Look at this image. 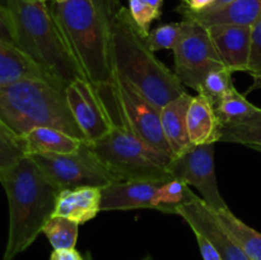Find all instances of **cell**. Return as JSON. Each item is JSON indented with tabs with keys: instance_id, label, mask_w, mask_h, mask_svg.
<instances>
[{
	"instance_id": "cell-6",
	"label": "cell",
	"mask_w": 261,
	"mask_h": 260,
	"mask_svg": "<svg viewBox=\"0 0 261 260\" xmlns=\"http://www.w3.org/2000/svg\"><path fill=\"white\" fill-rule=\"evenodd\" d=\"M4 4L12 13L20 50L65 87L86 79L46 2L4 0Z\"/></svg>"
},
{
	"instance_id": "cell-25",
	"label": "cell",
	"mask_w": 261,
	"mask_h": 260,
	"mask_svg": "<svg viewBox=\"0 0 261 260\" xmlns=\"http://www.w3.org/2000/svg\"><path fill=\"white\" fill-rule=\"evenodd\" d=\"M78 232L79 223L59 216L51 217L42 229V233L47 237L54 250L75 247Z\"/></svg>"
},
{
	"instance_id": "cell-4",
	"label": "cell",
	"mask_w": 261,
	"mask_h": 260,
	"mask_svg": "<svg viewBox=\"0 0 261 260\" xmlns=\"http://www.w3.org/2000/svg\"><path fill=\"white\" fill-rule=\"evenodd\" d=\"M111 117L112 129L89 148L97 154L117 181H168V166L173 155L152 147L138 137L121 114L111 86L96 87Z\"/></svg>"
},
{
	"instance_id": "cell-15",
	"label": "cell",
	"mask_w": 261,
	"mask_h": 260,
	"mask_svg": "<svg viewBox=\"0 0 261 260\" xmlns=\"http://www.w3.org/2000/svg\"><path fill=\"white\" fill-rule=\"evenodd\" d=\"M185 19L194 20L209 27L214 24H234L251 27L261 17V0H234L227 7L212 13H196L186 4L177 8Z\"/></svg>"
},
{
	"instance_id": "cell-14",
	"label": "cell",
	"mask_w": 261,
	"mask_h": 260,
	"mask_svg": "<svg viewBox=\"0 0 261 260\" xmlns=\"http://www.w3.org/2000/svg\"><path fill=\"white\" fill-rule=\"evenodd\" d=\"M206 28L224 66L232 71H247L251 51V27L214 24Z\"/></svg>"
},
{
	"instance_id": "cell-40",
	"label": "cell",
	"mask_w": 261,
	"mask_h": 260,
	"mask_svg": "<svg viewBox=\"0 0 261 260\" xmlns=\"http://www.w3.org/2000/svg\"><path fill=\"white\" fill-rule=\"evenodd\" d=\"M182 3L184 4H188V0H182Z\"/></svg>"
},
{
	"instance_id": "cell-12",
	"label": "cell",
	"mask_w": 261,
	"mask_h": 260,
	"mask_svg": "<svg viewBox=\"0 0 261 260\" xmlns=\"http://www.w3.org/2000/svg\"><path fill=\"white\" fill-rule=\"evenodd\" d=\"M177 214L185 219L194 233L201 235L223 260H250L219 221L217 212L206 205L201 198L181 206Z\"/></svg>"
},
{
	"instance_id": "cell-39",
	"label": "cell",
	"mask_w": 261,
	"mask_h": 260,
	"mask_svg": "<svg viewBox=\"0 0 261 260\" xmlns=\"http://www.w3.org/2000/svg\"><path fill=\"white\" fill-rule=\"evenodd\" d=\"M139 260H154V259H153V257L150 256L149 254H148V255H145L144 257H142V259H139Z\"/></svg>"
},
{
	"instance_id": "cell-16",
	"label": "cell",
	"mask_w": 261,
	"mask_h": 260,
	"mask_svg": "<svg viewBox=\"0 0 261 260\" xmlns=\"http://www.w3.org/2000/svg\"><path fill=\"white\" fill-rule=\"evenodd\" d=\"M102 189L93 186L68 189L59 193L54 216L65 217L79 224L93 219L101 212Z\"/></svg>"
},
{
	"instance_id": "cell-11",
	"label": "cell",
	"mask_w": 261,
	"mask_h": 260,
	"mask_svg": "<svg viewBox=\"0 0 261 260\" xmlns=\"http://www.w3.org/2000/svg\"><path fill=\"white\" fill-rule=\"evenodd\" d=\"M74 120L88 143L101 139L112 129L111 117L97 91L87 79H76L65 88Z\"/></svg>"
},
{
	"instance_id": "cell-19",
	"label": "cell",
	"mask_w": 261,
	"mask_h": 260,
	"mask_svg": "<svg viewBox=\"0 0 261 260\" xmlns=\"http://www.w3.org/2000/svg\"><path fill=\"white\" fill-rule=\"evenodd\" d=\"M24 78H37L63 84L43 70L18 46L0 40V84Z\"/></svg>"
},
{
	"instance_id": "cell-21",
	"label": "cell",
	"mask_w": 261,
	"mask_h": 260,
	"mask_svg": "<svg viewBox=\"0 0 261 260\" xmlns=\"http://www.w3.org/2000/svg\"><path fill=\"white\" fill-rule=\"evenodd\" d=\"M219 221L222 222L231 236L236 240L245 254L250 260H261V233L256 229L247 226L245 222L237 218L228 209L222 212H217Z\"/></svg>"
},
{
	"instance_id": "cell-27",
	"label": "cell",
	"mask_w": 261,
	"mask_h": 260,
	"mask_svg": "<svg viewBox=\"0 0 261 260\" xmlns=\"http://www.w3.org/2000/svg\"><path fill=\"white\" fill-rule=\"evenodd\" d=\"M23 157H25V152L20 137L0 120V171L12 167Z\"/></svg>"
},
{
	"instance_id": "cell-8",
	"label": "cell",
	"mask_w": 261,
	"mask_h": 260,
	"mask_svg": "<svg viewBox=\"0 0 261 260\" xmlns=\"http://www.w3.org/2000/svg\"><path fill=\"white\" fill-rule=\"evenodd\" d=\"M175 75L186 87L200 91L206 75L226 68L209 36L208 28L194 20H182V33L173 48Z\"/></svg>"
},
{
	"instance_id": "cell-9",
	"label": "cell",
	"mask_w": 261,
	"mask_h": 260,
	"mask_svg": "<svg viewBox=\"0 0 261 260\" xmlns=\"http://www.w3.org/2000/svg\"><path fill=\"white\" fill-rule=\"evenodd\" d=\"M110 86L116 96L121 114L124 115L125 120L134 130L135 134L152 147L172 154V150L162 129L160 107L143 96L115 69Z\"/></svg>"
},
{
	"instance_id": "cell-37",
	"label": "cell",
	"mask_w": 261,
	"mask_h": 260,
	"mask_svg": "<svg viewBox=\"0 0 261 260\" xmlns=\"http://www.w3.org/2000/svg\"><path fill=\"white\" fill-rule=\"evenodd\" d=\"M143 3H145V4L150 5V7L155 8V9L161 10V7H162L163 4V0H142Z\"/></svg>"
},
{
	"instance_id": "cell-38",
	"label": "cell",
	"mask_w": 261,
	"mask_h": 260,
	"mask_svg": "<svg viewBox=\"0 0 261 260\" xmlns=\"http://www.w3.org/2000/svg\"><path fill=\"white\" fill-rule=\"evenodd\" d=\"M84 260H93V256H92L91 252L87 251L86 254H84Z\"/></svg>"
},
{
	"instance_id": "cell-10",
	"label": "cell",
	"mask_w": 261,
	"mask_h": 260,
	"mask_svg": "<svg viewBox=\"0 0 261 260\" xmlns=\"http://www.w3.org/2000/svg\"><path fill=\"white\" fill-rule=\"evenodd\" d=\"M172 178L194 186L201 199L213 211L228 209L217 184L214 167V143L191 145L181 154L175 155L168 166Z\"/></svg>"
},
{
	"instance_id": "cell-3",
	"label": "cell",
	"mask_w": 261,
	"mask_h": 260,
	"mask_svg": "<svg viewBox=\"0 0 261 260\" xmlns=\"http://www.w3.org/2000/svg\"><path fill=\"white\" fill-rule=\"evenodd\" d=\"M145 36L133 20L129 9L121 7L111 14L114 69L132 83L143 96L162 109L185 93L181 83L148 47Z\"/></svg>"
},
{
	"instance_id": "cell-17",
	"label": "cell",
	"mask_w": 261,
	"mask_h": 260,
	"mask_svg": "<svg viewBox=\"0 0 261 260\" xmlns=\"http://www.w3.org/2000/svg\"><path fill=\"white\" fill-rule=\"evenodd\" d=\"M193 96L185 92L161 109V122L165 137L170 144L173 157L190 148L188 132V111Z\"/></svg>"
},
{
	"instance_id": "cell-13",
	"label": "cell",
	"mask_w": 261,
	"mask_h": 260,
	"mask_svg": "<svg viewBox=\"0 0 261 260\" xmlns=\"http://www.w3.org/2000/svg\"><path fill=\"white\" fill-rule=\"evenodd\" d=\"M166 181H116L102 188L101 212L154 209L155 196Z\"/></svg>"
},
{
	"instance_id": "cell-29",
	"label": "cell",
	"mask_w": 261,
	"mask_h": 260,
	"mask_svg": "<svg viewBox=\"0 0 261 260\" xmlns=\"http://www.w3.org/2000/svg\"><path fill=\"white\" fill-rule=\"evenodd\" d=\"M129 12L137 27L145 37L149 35V28L153 20L161 17V10L145 4L142 0H129Z\"/></svg>"
},
{
	"instance_id": "cell-2",
	"label": "cell",
	"mask_w": 261,
	"mask_h": 260,
	"mask_svg": "<svg viewBox=\"0 0 261 260\" xmlns=\"http://www.w3.org/2000/svg\"><path fill=\"white\" fill-rule=\"evenodd\" d=\"M50 10L87 81L109 84L114 76L111 5L106 0H55Z\"/></svg>"
},
{
	"instance_id": "cell-33",
	"label": "cell",
	"mask_w": 261,
	"mask_h": 260,
	"mask_svg": "<svg viewBox=\"0 0 261 260\" xmlns=\"http://www.w3.org/2000/svg\"><path fill=\"white\" fill-rule=\"evenodd\" d=\"M50 260H84V256L78 250H75V247H73V249H58L54 250Z\"/></svg>"
},
{
	"instance_id": "cell-31",
	"label": "cell",
	"mask_w": 261,
	"mask_h": 260,
	"mask_svg": "<svg viewBox=\"0 0 261 260\" xmlns=\"http://www.w3.org/2000/svg\"><path fill=\"white\" fill-rule=\"evenodd\" d=\"M261 66V17L251 25V51L247 73Z\"/></svg>"
},
{
	"instance_id": "cell-20",
	"label": "cell",
	"mask_w": 261,
	"mask_h": 260,
	"mask_svg": "<svg viewBox=\"0 0 261 260\" xmlns=\"http://www.w3.org/2000/svg\"><path fill=\"white\" fill-rule=\"evenodd\" d=\"M221 127L211 102L199 93L193 97L188 111V132L191 144H216L221 139Z\"/></svg>"
},
{
	"instance_id": "cell-5",
	"label": "cell",
	"mask_w": 261,
	"mask_h": 260,
	"mask_svg": "<svg viewBox=\"0 0 261 260\" xmlns=\"http://www.w3.org/2000/svg\"><path fill=\"white\" fill-rule=\"evenodd\" d=\"M65 88L37 78L0 84V120L18 137L36 127L50 126L87 142L71 114Z\"/></svg>"
},
{
	"instance_id": "cell-28",
	"label": "cell",
	"mask_w": 261,
	"mask_h": 260,
	"mask_svg": "<svg viewBox=\"0 0 261 260\" xmlns=\"http://www.w3.org/2000/svg\"><path fill=\"white\" fill-rule=\"evenodd\" d=\"M182 33V22L167 23L154 28L145 38L147 45L153 53L160 50H173Z\"/></svg>"
},
{
	"instance_id": "cell-22",
	"label": "cell",
	"mask_w": 261,
	"mask_h": 260,
	"mask_svg": "<svg viewBox=\"0 0 261 260\" xmlns=\"http://www.w3.org/2000/svg\"><path fill=\"white\" fill-rule=\"evenodd\" d=\"M260 107L255 106L240 93L236 87L231 89L218 103L214 106L217 117L221 125L237 124L254 116L260 111Z\"/></svg>"
},
{
	"instance_id": "cell-7",
	"label": "cell",
	"mask_w": 261,
	"mask_h": 260,
	"mask_svg": "<svg viewBox=\"0 0 261 260\" xmlns=\"http://www.w3.org/2000/svg\"><path fill=\"white\" fill-rule=\"evenodd\" d=\"M28 157L37 163L60 191L83 186L102 189L117 181L87 142L74 153L31 154Z\"/></svg>"
},
{
	"instance_id": "cell-26",
	"label": "cell",
	"mask_w": 261,
	"mask_h": 260,
	"mask_svg": "<svg viewBox=\"0 0 261 260\" xmlns=\"http://www.w3.org/2000/svg\"><path fill=\"white\" fill-rule=\"evenodd\" d=\"M232 73L233 71L229 70L228 68L211 71L206 75L198 93L205 97L214 107L234 87L233 81H232Z\"/></svg>"
},
{
	"instance_id": "cell-41",
	"label": "cell",
	"mask_w": 261,
	"mask_h": 260,
	"mask_svg": "<svg viewBox=\"0 0 261 260\" xmlns=\"http://www.w3.org/2000/svg\"><path fill=\"white\" fill-rule=\"evenodd\" d=\"M59 2H60V0H59Z\"/></svg>"
},
{
	"instance_id": "cell-34",
	"label": "cell",
	"mask_w": 261,
	"mask_h": 260,
	"mask_svg": "<svg viewBox=\"0 0 261 260\" xmlns=\"http://www.w3.org/2000/svg\"><path fill=\"white\" fill-rule=\"evenodd\" d=\"M214 0H188V7L193 12H201L213 3Z\"/></svg>"
},
{
	"instance_id": "cell-23",
	"label": "cell",
	"mask_w": 261,
	"mask_h": 260,
	"mask_svg": "<svg viewBox=\"0 0 261 260\" xmlns=\"http://www.w3.org/2000/svg\"><path fill=\"white\" fill-rule=\"evenodd\" d=\"M219 142L244 144L261 152V110L245 121L222 125Z\"/></svg>"
},
{
	"instance_id": "cell-1",
	"label": "cell",
	"mask_w": 261,
	"mask_h": 260,
	"mask_svg": "<svg viewBox=\"0 0 261 260\" xmlns=\"http://www.w3.org/2000/svg\"><path fill=\"white\" fill-rule=\"evenodd\" d=\"M0 183L9 204V233L3 260H13L42 233L54 216L60 190L28 155L0 171Z\"/></svg>"
},
{
	"instance_id": "cell-32",
	"label": "cell",
	"mask_w": 261,
	"mask_h": 260,
	"mask_svg": "<svg viewBox=\"0 0 261 260\" xmlns=\"http://www.w3.org/2000/svg\"><path fill=\"white\" fill-rule=\"evenodd\" d=\"M195 237L196 241H198V246L199 250H200V255L203 257V260H223L221 255L218 254V251L201 235L195 233Z\"/></svg>"
},
{
	"instance_id": "cell-35",
	"label": "cell",
	"mask_w": 261,
	"mask_h": 260,
	"mask_svg": "<svg viewBox=\"0 0 261 260\" xmlns=\"http://www.w3.org/2000/svg\"><path fill=\"white\" fill-rule=\"evenodd\" d=\"M234 0H214L213 3H212L211 5H209L208 8H205L204 10H201V12H196V13H212V12H217V10L222 9V8L227 7L228 4H231V3H233Z\"/></svg>"
},
{
	"instance_id": "cell-18",
	"label": "cell",
	"mask_w": 261,
	"mask_h": 260,
	"mask_svg": "<svg viewBox=\"0 0 261 260\" xmlns=\"http://www.w3.org/2000/svg\"><path fill=\"white\" fill-rule=\"evenodd\" d=\"M25 155L31 154H68L81 148L83 140L60 129L41 126L20 135Z\"/></svg>"
},
{
	"instance_id": "cell-30",
	"label": "cell",
	"mask_w": 261,
	"mask_h": 260,
	"mask_svg": "<svg viewBox=\"0 0 261 260\" xmlns=\"http://www.w3.org/2000/svg\"><path fill=\"white\" fill-rule=\"evenodd\" d=\"M0 40L4 42L18 46L14 20L9 8L0 2Z\"/></svg>"
},
{
	"instance_id": "cell-24",
	"label": "cell",
	"mask_w": 261,
	"mask_h": 260,
	"mask_svg": "<svg viewBox=\"0 0 261 260\" xmlns=\"http://www.w3.org/2000/svg\"><path fill=\"white\" fill-rule=\"evenodd\" d=\"M198 198L199 196L190 190L188 184L177 178H171L161 185L155 196L154 209L163 213L177 214L181 206Z\"/></svg>"
},
{
	"instance_id": "cell-36",
	"label": "cell",
	"mask_w": 261,
	"mask_h": 260,
	"mask_svg": "<svg viewBox=\"0 0 261 260\" xmlns=\"http://www.w3.org/2000/svg\"><path fill=\"white\" fill-rule=\"evenodd\" d=\"M250 75L254 78V84L251 86L250 89H259L261 88V66L254 69V70L250 71Z\"/></svg>"
}]
</instances>
